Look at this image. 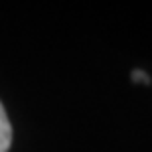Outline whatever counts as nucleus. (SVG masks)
I'll use <instances>...</instances> for the list:
<instances>
[{"label":"nucleus","instance_id":"f03ea898","mask_svg":"<svg viewBox=\"0 0 152 152\" xmlns=\"http://www.w3.org/2000/svg\"><path fill=\"white\" fill-rule=\"evenodd\" d=\"M132 79H136V81H144V83H148V81H150V79H148V75H144L140 69L132 71Z\"/></svg>","mask_w":152,"mask_h":152},{"label":"nucleus","instance_id":"f257e3e1","mask_svg":"<svg viewBox=\"0 0 152 152\" xmlns=\"http://www.w3.org/2000/svg\"><path fill=\"white\" fill-rule=\"evenodd\" d=\"M12 144V126L10 121L6 117V111L0 103V152H8Z\"/></svg>","mask_w":152,"mask_h":152}]
</instances>
